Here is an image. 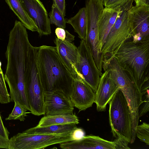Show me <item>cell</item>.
Instances as JSON below:
<instances>
[{
  "label": "cell",
  "mask_w": 149,
  "mask_h": 149,
  "mask_svg": "<svg viewBox=\"0 0 149 149\" xmlns=\"http://www.w3.org/2000/svg\"><path fill=\"white\" fill-rule=\"evenodd\" d=\"M26 30L21 22L15 20L9 33L5 53L7 63L4 77L10 89V101L18 102L30 111L25 77L31 44Z\"/></svg>",
  "instance_id": "1"
},
{
  "label": "cell",
  "mask_w": 149,
  "mask_h": 149,
  "mask_svg": "<svg viewBox=\"0 0 149 149\" xmlns=\"http://www.w3.org/2000/svg\"><path fill=\"white\" fill-rule=\"evenodd\" d=\"M113 56L139 91L149 89V39L134 42L131 37L123 43Z\"/></svg>",
  "instance_id": "2"
},
{
  "label": "cell",
  "mask_w": 149,
  "mask_h": 149,
  "mask_svg": "<svg viewBox=\"0 0 149 149\" xmlns=\"http://www.w3.org/2000/svg\"><path fill=\"white\" fill-rule=\"evenodd\" d=\"M37 63L44 91H60L70 97L74 79L61 59L56 47H37Z\"/></svg>",
  "instance_id": "3"
},
{
  "label": "cell",
  "mask_w": 149,
  "mask_h": 149,
  "mask_svg": "<svg viewBox=\"0 0 149 149\" xmlns=\"http://www.w3.org/2000/svg\"><path fill=\"white\" fill-rule=\"evenodd\" d=\"M109 104V123L113 136L116 138L124 139L130 143L132 137L131 114L127 102L120 89Z\"/></svg>",
  "instance_id": "4"
},
{
  "label": "cell",
  "mask_w": 149,
  "mask_h": 149,
  "mask_svg": "<svg viewBox=\"0 0 149 149\" xmlns=\"http://www.w3.org/2000/svg\"><path fill=\"white\" fill-rule=\"evenodd\" d=\"M73 140L72 132L61 134H36L24 131L9 139L8 149H44L49 146Z\"/></svg>",
  "instance_id": "5"
},
{
  "label": "cell",
  "mask_w": 149,
  "mask_h": 149,
  "mask_svg": "<svg viewBox=\"0 0 149 149\" xmlns=\"http://www.w3.org/2000/svg\"><path fill=\"white\" fill-rule=\"evenodd\" d=\"M25 83L27 97L31 113L37 116L45 115L44 91L35 61L30 62L29 65Z\"/></svg>",
  "instance_id": "6"
},
{
  "label": "cell",
  "mask_w": 149,
  "mask_h": 149,
  "mask_svg": "<svg viewBox=\"0 0 149 149\" xmlns=\"http://www.w3.org/2000/svg\"><path fill=\"white\" fill-rule=\"evenodd\" d=\"M122 8V13L116 19L102 48L101 52L104 58L103 61L113 56L123 43L132 37L127 15L128 9Z\"/></svg>",
  "instance_id": "7"
},
{
  "label": "cell",
  "mask_w": 149,
  "mask_h": 149,
  "mask_svg": "<svg viewBox=\"0 0 149 149\" xmlns=\"http://www.w3.org/2000/svg\"><path fill=\"white\" fill-rule=\"evenodd\" d=\"M78 48L79 56L76 68L78 78L83 79L95 93L102 73L97 68L91 52L84 40H81Z\"/></svg>",
  "instance_id": "8"
},
{
  "label": "cell",
  "mask_w": 149,
  "mask_h": 149,
  "mask_svg": "<svg viewBox=\"0 0 149 149\" xmlns=\"http://www.w3.org/2000/svg\"><path fill=\"white\" fill-rule=\"evenodd\" d=\"M127 12L133 41L149 39V6H132Z\"/></svg>",
  "instance_id": "9"
},
{
  "label": "cell",
  "mask_w": 149,
  "mask_h": 149,
  "mask_svg": "<svg viewBox=\"0 0 149 149\" xmlns=\"http://www.w3.org/2000/svg\"><path fill=\"white\" fill-rule=\"evenodd\" d=\"M25 12L33 21L41 37L51 33L50 24L47 11L40 0H19Z\"/></svg>",
  "instance_id": "10"
},
{
  "label": "cell",
  "mask_w": 149,
  "mask_h": 149,
  "mask_svg": "<svg viewBox=\"0 0 149 149\" xmlns=\"http://www.w3.org/2000/svg\"><path fill=\"white\" fill-rule=\"evenodd\" d=\"M44 101L45 115L73 114L70 97L62 91H44Z\"/></svg>",
  "instance_id": "11"
},
{
  "label": "cell",
  "mask_w": 149,
  "mask_h": 149,
  "mask_svg": "<svg viewBox=\"0 0 149 149\" xmlns=\"http://www.w3.org/2000/svg\"><path fill=\"white\" fill-rule=\"evenodd\" d=\"M95 97V93L83 79H74L70 98L74 107L79 111L92 107Z\"/></svg>",
  "instance_id": "12"
},
{
  "label": "cell",
  "mask_w": 149,
  "mask_h": 149,
  "mask_svg": "<svg viewBox=\"0 0 149 149\" xmlns=\"http://www.w3.org/2000/svg\"><path fill=\"white\" fill-rule=\"evenodd\" d=\"M120 88L111 77L107 69L101 76L97 91L95 103L98 111H105L107 105Z\"/></svg>",
  "instance_id": "13"
},
{
  "label": "cell",
  "mask_w": 149,
  "mask_h": 149,
  "mask_svg": "<svg viewBox=\"0 0 149 149\" xmlns=\"http://www.w3.org/2000/svg\"><path fill=\"white\" fill-rule=\"evenodd\" d=\"M54 42L58 55L73 78H78L76 68L79 56L78 47L72 42L62 40L56 37Z\"/></svg>",
  "instance_id": "14"
},
{
  "label": "cell",
  "mask_w": 149,
  "mask_h": 149,
  "mask_svg": "<svg viewBox=\"0 0 149 149\" xmlns=\"http://www.w3.org/2000/svg\"><path fill=\"white\" fill-rule=\"evenodd\" d=\"M65 149H115L113 141L105 140L98 136L88 135L77 140H72L59 144Z\"/></svg>",
  "instance_id": "15"
},
{
  "label": "cell",
  "mask_w": 149,
  "mask_h": 149,
  "mask_svg": "<svg viewBox=\"0 0 149 149\" xmlns=\"http://www.w3.org/2000/svg\"><path fill=\"white\" fill-rule=\"evenodd\" d=\"M122 8H104L98 23V32L101 49L116 19L122 13Z\"/></svg>",
  "instance_id": "16"
},
{
  "label": "cell",
  "mask_w": 149,
  "mask_h": 149,
  "mask_svg": "<svg viewBox=\"0 0 149 149\" xmlns=\"http://www.w3.org/2000/svg\"><path fill=\"white\" fill-rule=\"evenodd\" d=\"M5 0L26 29L33 32H37L36 25L25 12L19 0Z\"/></svg>",
  "instance_id": "17"
},
{
  "label": "cell",
  "mask_w": 149,
  "mask_h": 149,
  "mask_svg": "<svg viewBox=\"0 0 149 149\" xmlns=\"http://www.w3.org/2000/svg\"><path fill=\"white\" fill-rule=\"evenodd\" d=\"M79 123L78 118L73 114L45 115L41 119L36 126L41 127L67 124L77 125Z\"/></svg>",
  "instance_id": "18"
},
{
  "label": "cell",
  "mask_w": 149,
  "mask_h": 149,
  "mask_svg": "<svg viewBox=\"0 0 149 149\" xmlns=\"http://www.w3.org/2000/svg\"><path fill=\"white\" fill-rule=\"evenodd\" d=\"M73 27L74 31L81 39L85 40L86 34V16L85 7L79 9L73 17L66 21Z\"/></svg>",
  "instance_id": "19"
},
{
  "label": "cell",
  "mask_w": 149,
  "mask_h": 149,
  "mask_svg": "<svg viewBox=\"0 0 149 149\" xmlns=\"http://www.w3.org/2000/svg\"><path fill=\"white\" fill-rule=\"evenodd\" d=\"M77 127L75 124L52 125L41 127L36 126L24 131L36 134H61L71 133Z\"/></svg>",
  "instance_id": "20"
},
{
  "label": "cell",
  "mask_w": 149,
  "mask_h": 149,
  "mask_svg": "<svg viewBox=\"0 0 149 149\" xmlns=\"http://www.w3.org/2000/svg\"><path fill=\"white\" fill-rule=\"evenodd\" d=\"M49 15L50 24H54L58 27L65 29L66 20L60 11L54 4H53L52 5L51 10Z\"/></svg>",
  "instance_id": "21"
},
{
  "label": "cell",
  "mask_w": 149,
  "mask_h": 149,
  "mask_svg": "<svg viewBox=\"0 0 149 149\" xmlns=\"http://www.w3.org/2000/svg\"><path fill=\"white\" fill-rule=\"evenodd\" d=\"M14 102L13 109L8 116L6 118V120H18L21 121H24L25 119V117L27 116V110L18 102Z\"/></svg>",
  "instance_id": "22"
},
{
  "label": "cell",
  "mask_w": 149,
  "mask_h": 149,
  "mask_svg": "<svg viewBox=\"0 0 149 149\" xmlns=\"http://www.w3.org/2000/svg\"><path fill=\"white\" fill-rule=\"evenodd\" d=\"M5 81L0 61V102L1 104H7L10 102V95L8 91Z\"/></svg>",
  "instance_id": "23"
},
{
  "label": "cell",
  "mask_w": 149,
  "mask_h": 149,
  "mask_svg": "<svg viewBox=\"0 0 149 149\" xmlns=\"http://www.w3.org/2000/svg\"><path fill=\"white\" fill-rule=\"evenodd\" d=\"M134 0H104L105 7L113 8H130L133 6Z\"/></svg>",
  "instance_id": "24"
},
{
  "label": "cell",
  "mask_w": 149,
  "mask_h": 149,
  "mask_svg": "<svg viewBox=\"0 0 149 149\" xmlns=\"http://www.w3.org/2000/svg\"><path fill=\"white\" fill-rule=\"evenodd\" d=\"M136 135L140 140L149 145V124L143 122L136 127Z\"/></svg>",
  "instance_id": "25"
},
{
  "label": "cell",
  "mask_w": 149,
  "mask_h": 149,
  "mask_svg": "<svg viewBox=\"0 0 149 149\" xmlns=\"http://www.w3.org/2000/svg\"><path fill=\"white\" fill-rule=\"evenodd\" d=\"M55 33L56 37L62 40H66L73 42L74 40L75 36L70 33L65 29L57 27L55 29Z\"/></svg>",
  "instance_id": "26"
},
{
  "label": "cell",
  "mask_w": 149,
  "mask_h": 149,
  "mask_svg": "<svg viewBox=\"0 0 149 149\" xmlns=\"http://www.w3.org/2000/svg\"><path fill=\"white\" fill-rule=\"evenodd\" d=\"M149 90L146 93V97L144 100L140 105L139 107V118L145 114L149 111Z\"/></svg>",
  "instance_id": "27"
},
{
  "label": "cell",
  "mask_w": 149,
  "mask_h": 149,
  "mask_svg": "<svg viewBox=\"0 0 149 149\" xmlns=\"http://www.w3.org/2000/svg\"><path fill=\"white\" fill-rule=\"evenodd\" d=\"M115 149H130L128 146L129 143L126 140L122 138H118L114 141Z\"/></svg>",
  "instance_id": "28"
},
{
  "label": "cell",
  "mask_w": 149,
  "mask_h": 149,
  "mask_svg": "<svg viewBox=\"0 0 149 149\" xmlns=\"http://www.w3.org/2000/svg\"><path fill=\"white\" fill-rule=\"evenodd\" d=\"M85 135L84 130L81 128L77 127L72 132L73 140H77L83 138Z\"/></svg>",
  "instance_id": "29"
},
{
  "label": "cell",
  "mask_w": 149,
  "mask_h": 149,
  "mask_svg": "<svg viewBox=\"0 0 149 149\" xmlns=\"http://www.w3.org/2000/svg\"><path fill=\"white\" fill-rule=\"evenodd\" d=\"M9 132L4 125L0 114V136L3 138L9 140Z\"/></svg>",
  "instance_id": "30"
},
{
  "label": "cell",
  "mask_w": 149,
  "mask_h": 149,
  "mask_svg": "<svg viewBox=\"0 0 149 149\" xmlns=\"http://www.w3.org/2000/svg\"><path fill=\"white\" fill-rule=\"evenodd\" d=\"M53 4L57 7L65 17L66 13L65 0H53Z\"/></svg>",
  "instance_id": "31"
},
{
  "label": "cell",
  "mask_w": 149,
  "mask_h": 149,
  "mask_svg": "<svg viewBox=\"0 0 149 149\" xmlns=\"http://www.w3.org/2000/svg\"><path fill=\"white\" fill-rule=\"evenodd\" d=\"M137 6H149V0H134Z\"/></svg>",
  "instance_id": "32"
},
{
  "label": "cell",
  "mask_w": 149,
  "mask_h": 149,
  "mask_svg": "<svg viewBox=\"0 0 149 149\" xmlns=\"http://www.w3.org/2000/svg\"><path fill=\"white\" fill-rule=\"evenodd\" d=\"M9 140L0 138V148L8 149Z\"/></svg>",
  "instance_id": "33"
},
{
  "label": "cell",
  "mask_w": 149,
  "mask_h": 149,
  "mask_svg": "<svg viewBox=\"0 0 149 149\" xmlns=\"http://www.w3.org/2000/svg\"><path fill=\"white\" fill-rule=\"evenodd\" d=\"M0 138H1V139H5L3 138H2V137H1V136H0Z\"/></svg>",
  "instance_id": "34"
},
{
  "label": "cell",
  "mask_w": 149,
  "mask_h": 149,
  "mask_svg": "<svg viewBox=\"0 0 149 149\" xmlns=\"http://www.w3.org/2000/svg\"><path fill=\"white\" fill-rule=\"evenodd\" d=\"M101 0L102 1H103L104 0Z\"/></svg>",
  "instance_id": "35"
}]
</instances>
